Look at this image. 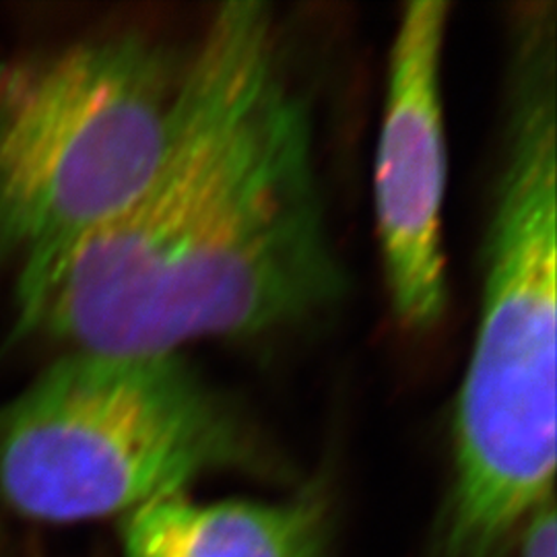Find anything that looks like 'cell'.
<instances>
[{
    "mask_svg": "<svg viewBox=\"0 0 557 557\" xmlns=\"http://www.w3.org/2000/svg\"><path fill=\"white\" fill-rule=\"evenodd\" d=\"M343 285L273 15L227 2L186 64L158 174L116 218L21 267L17 326L71 351L178 354L296 326Z\"/></svg>",
    "mask_w": 557,
    "mask_h": 557,
    "instance_id": "cell-1",
    "label": "cell"
},
{
    "mask_svg": "<svg viewBox=\"0 0 557 557\" xmlns=\"http://www.w3.org/2000/svg\"><path fill=\"white\" fill-rule=\"evenodd\" d=\"M478 337L432 557H504L556 499V17L517 32Z\"/></svg>",
    "mask_w": 557,
    "mask_h": 557,
    "instance_id": "cell-2",
    "label": "cell"
},
{
    "mask_svg": "<svg viewBox=\"0 0 557 557\" xmlns=\"http://www.w3.org/2000/svg\"><path fill=\"white\" fill-rule=\"evenodd\" d=\"M257 462L227 398L180 354L69 351L0 411V498L23 517H124Z\"/></svg>",
    "mask_w": 557,
    "mask_h": 557,
    "instance_id": "cell-3",
    "label": "cell"
},
{
    "mask_svg": "<svg viewBox=\"0 0 557 557\" xmlns=\"http://www.w3.org/2000/svg\"><path fill=\"white\" fill-rule=\"evenodd\" d=\"M184 75L128 32L0 60V257L21 267L137 199L174 139Z\"/></svg>",
    "mask_w": 557,
    "mask_h": 557,
    "instance_id": "cell-4",
    "label": "cell"
},
{
    "mask_svg": "<svg viewBox=\"0 0 557 557\" xmlns=\"http://www.w3.org/2000/svg\"><path fill=\"white\" fill-rule=\"evenodd\" d=\"M446 2L405 7L391 48L382 112L374 205L393 310L403 326L428 331L448 306L442 242L446 131L442 52Z\"/></svg>",
    "mask_w": 557,
    "mask_h": 557,
    "instance_id": "cell-5",
    "label": "cell"
},
{
    "mask_svg": "<svg viewBox=\"0 0 557 557\" xmlns=\"http://www.w3.org/2000/svg\"><path fill=\"white\" fill-rule=\"evenodd\" d=\"M120 518L126 557H329V508L314 490L283 502L213 504L178 492Z\"/></svg>",
    "mask_w": 557,
    "mask_h": 557,
    "instance_id": "cell-6",
    "label": "cell"
},
{
    "mask_svg": "<svg viewBox=\"0 0 557 557\" xmlns=\"http://www.w3.org/2000/svg\"><path fill=\"white\" fill-rule=\"evenodd\" d=\"M518 541V557H557L556 499L539 508Z\"/></svg>",
    "mask_w": 557,
    "mask_h": 557,
    "instance_id": "cell-7",
    "label": "cell"
}]
</instances>
